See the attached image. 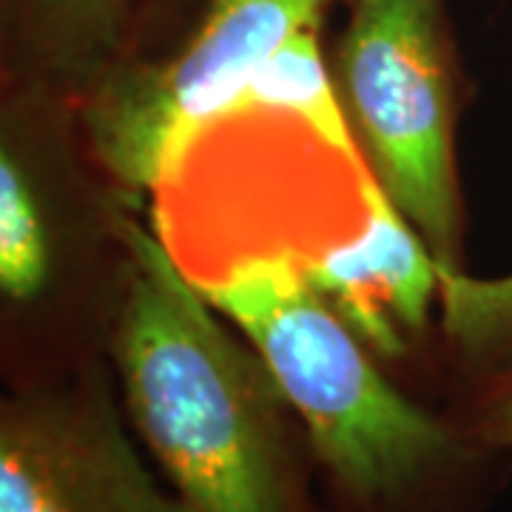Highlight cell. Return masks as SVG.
<instances>
[{
  "mask_svg": "<svg viewBox=\"0 0 512 512\" xmlns=\"http://www.w3.org/2000/svg\"><path fill=\"white\" fill-rule=\"evenodd\" d=\"M120 239L111 359L131 421L177 495L191 512H296L291 407L274 373L143 225L123 220Z\"/></svg>",
  "mask_w": 512,
  "mask_h": 512,
  "instance_id": "cell-1",
  "label": "cell"
},
{
  "mask_svg": "<svg viewBox=\"0 0 512 512\" xmlns=\"http://www.w3.org/2000/svg\"><path fill=\"white\" fill-rule=\"evenodd\" d=\"M274 373L316 456L359 501H393L456 456V439L373 365L293 251L245 256L202 285Z\"/></svg>",
  "mask_w": 512,
  "mask_h": 512,
  "instance_id": "cell-2",
  "label": "cell"
},
{
  "mask_svg": "<svg viewBox=\"0 0 512 512\" xmlns=\"http://www.w3.org/2000/svg\"><path fill=\"white\" fill-rule=\"evenodd\" d=\"M336 92L359 154L424 239L439 274H461L453 55L441 0H348Z\"/></svg>",
  "mask_w": 512,
  "mask_h": 512,
  "instance_id": "cell-3",
  "label": "cell"
},
{
  "mask_svg": "<svg viewBox=\"0 0 512 512\" xmlns=\"http://www.w3.org/2000/svg\"><path fill=\"white\" fill-rule=\"evenodd\" d=\"M333 0H205L180 43L151 60H120L83 94L94 160L123 191L165 183L214 117L237 111L262 63Z\"/></svg>",
  "mask_w": 512,
  "mask_h": 512,
  "instance_id": "cell-4",
  "label": "cell"
},
{
  "mask_svg": "<svg viewBox=\"0 0 512 512\" xmlns=\"http://www.w3.org/2000/svg\"><path fill=\"white\" fill-rule=\"evenodd\" d=\"M0 512H191L128 441L103 373L0 407Z\"/></svg>",
  "mask_w": 512,
  "mask_h": 512,
  "instance_id": "cell-5",
  "label": "cell"
},
{
  "mask_svg": "<svg viewBox=\"0 0 512 512\" xmlns=\"http://www.w3.org/2000/svg\"><path fill=\"white\" fill-rule=\"evenodd\" d=\"M359 188L365 231L305 262V271L367 348L399 356L407 339L427 325L439 296V265L367 168H359Z\"/></svg>",
  "mask_w": 512,
  "mask_h": 512,
  "instance_id": "cell-6",
  "label": "cell"
},
{
  "mask_svg": "<svg viewBox=\"0 0 512 512\" xmlns=\"http://www.w3.org/2000/svg\"><path fill=\"white\" fill-rule=\"evenodd\" d=\"M134 0H3V49L15 74L80 97L120 63Z\"/></svg>",
  "mask_w": 512,
  "mask_h": 512,
  "instance_id": "cell-7",
  "label": "cell"
},
{
  "mask_svg": "<svg viewBox=\"0 0 512 512\" xmlns=\"http://www.w3.org/2000/svg\"><path fill=\"white\" fill-rule=\"evenodd\" d=\"M245 106H271L291 111L336 148L345 160L362 168V154L353 140L336 83L330 80L328 66L319 49V26H305L291 35L274 55L262 63V69L251 77L248 89L239 100Z\"/></svg>",
  "mask_w": 512,
  "mask_h": 512,
  "instance_id": "cell-8",
  "label": "cell"
},
{
  "mask_svg": "<svg viewBox=\"0 0 512 512\" xmlns=\"http://www.w3.org/2000/svg\"><path fill=\"white\" fill-rule=\"evenodd\" d=\"M55 231L35 177L9 134L0 146V291L9 302H35L52 285Z\"/></svg>",
  "mask_w": 512,
  "mask_h": 512,
  "instance_id": "cell-9",
  "label": "cell"
},
{
  "mask_svg": "<svg viewBox=\"0 0 512 512\" xmlns=\"http://www.w3.org/2000/svg\"><path fill=\"white\" fill-rule=\"evenodd\" d=\"M441 325L461 362L478 373L512 365V274H439Z\"/></svg>",
  "mask_w": 512,
  "mask_h": 512,
  "instance_id": "cell-10",
  "label": "cell"
},
{
  "mask_svg": "<svg viewBox=\"0 0 512 512\" xmlns=\"http://www.w3.org/2000/svg\"><path fill=\"white\" fill-rule=\"evenodd\" d=\"M470 433L481 447L512 450V365L484 376L473 404Z\"/></svg>",
  "mask_w": 512,
  "mask_h": 512,
  "instance_id": "cell-11",
  "label": "cell"
},
{
  "mask_svg": "<svg viewBox=\"0 0 512 512\" xmlns=\"http://www.w3.org/2000/svg\"><path fill=\"white\" fill-rule=\"evenodd\" d=\"M333 3H336V0H333Z\"/></svg>",
  "mask_w": 512,
  "mask_h": 512,
  "instance_id": "cell-12",
  "label": "cell"
}]
</instances>
